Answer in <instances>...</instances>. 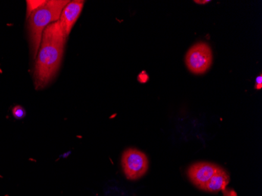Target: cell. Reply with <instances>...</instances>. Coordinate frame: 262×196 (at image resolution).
Returning a JSON list of instances; mask_svg holds the SVG:
<instances>
[{
  "label": "cell",
  "instance_id": "obj_1",
  "mask_svg": "<svg viewBox=\"0 0 262 196\" xmlns=\"http://www.w3.org/2000/svg\"><path fill=\"white\" fill-rule=\"evenodd\" d=\"M67 39L59 20L44 30L35 58L34 80L36 89L45 88L55 77L61 66Z\"/></svg>",
  "mask_w": 262,
  "mask_h": 196
},
{
  "label": "cell",
  "instance_id": "obj_2",
  "mask_svg": "<svg viewBox=\"0 0 262 196\" xmlns=\"http://www.w3.org/2000/svg\"><path fill=\"white\" fill-rule=\"evenodd\" d=\"M69 2L66 0L47 1L29 16L28 18L29 40L33 59L37 56L44 30L51 24L60 20L63 9Z\"/></svg>",
  "mask_w": 262,
  "mask_h": 196
},
{
  "label": "cell",
  "instance_id": "obj_3",
  "mask_svg": "<svg viewBox=\"0 0 262 196\" xmlns=\"http://www.w3.org/2000/svg\"><path fill=\"white\" fill-rule=\"evenodd\" d=\"M213 52L207 42H200L192 46L185 55V64L195 75L204 74L211 67Z\"/></svg>",
  "mask_w": 262,
  "mask_h": 196
},
{
  "label": "cell",
  "instance_id": "obj_4",
  "mask_svg": "<svg viewBox=\"0 0 262 196\" xmlns=\"http://www.w3.org/2000/svg\"><path fill=\"white\" fill-rule=\"evenodd\" d=\"M121 164L125 176L132 181L144 176L149 166L146 155L136 148H128L124 151L122 156Z\"/></svg>",
  "mask_w": 262,
  "mask_h": 196
},
{
  "label": "cell",
  "instance_id": "obj_5",
  "mask_svg": "<svg viewBox=\"0 0 262 196\" xmlns=\"http://www.w3.org/2000/svg\"><path fill=\"white\" fill-rule=\"evenodd\" d=\"M220 166L214 163L207 162H199L194 163L188 169V178L200 189L204 190V187L210 178L215 175Z\"/></svg>",
  "mask_w": 262,
  "mask_h": 196
},
{
  "label": "cell",
  "instance_id": "obj_6",
  "mask_svg": "<svg viewBox=\"0 0 262 196\" xmlns=\"http://www.w3.org/2000/svg\"><path fill=\"white\" fill-rule=\"evenodd\" d=\"M84 3L85 1H79V0L71 1L63 9L59 23L66 37H69L71 31L77 21L84 6Z\"/></svg>",
  "mask_w": 262,
  "mask_h": 196
},
{
  "label": "cell",
  "instance_id": "obj_7",
  "mask_svg": "<svg viewBox=\"0 0 262 196\" xmlns=\"http://www.w3.org/2000/svg\"><path fill=\"white\" fill-rule=\"evenodd\" d=\"M229 181H230V177L229 173L220 166L215 175H213L207 182V185L204 187V191H210V192L225 191L226 187L229 185Z\"/></svg>",
  "mask_w": 262,
  "mask_h": 196
},
{
  "label": "cell",
  "instance_id": "obj_8",
  "mask_svg": "<svg viewBox=\"0 0 262 196\" xmlns=\"http://www.w3.org/2000/svg\"><path fill=\"white\" fill-rule=\"evenodd\" d=\"M47 1L46 0H27V18H29V16L32 14V12L35 11V10L40 8L41 7L44 5Z\"/></svg>",
  "mask_w": 262,
  "mask_h": 196
},
{
  "label": "cell",
  "instance_id": "obj_9",
  "mask_svg": "<svg viewBox=\"0 0 262 196\" xmlns=\"http://www.w3.org/2000/svg\"><path fill=\"white\" fill-rule=\"evenodd\" d=\"M13 115H14V117L17 119H23L25 116H26V110L21 107V106H16L13 108Z\"/></svg>",
  "mask_w": 262,
  "mask_h": 196
},
{
  "label": "cell",
  "instance_id": "obj_10",
  "mask_svg": "<svg viewBox=\"0 0 262 196\" xmlns=\"http://www.w3.org/2000/svg\"><path fill=\"white\" fill-rule=\"evenodd\" d=\"M262 88V76L260 75V76H257L256 78V82H255V89L259 91V90L261 89Z\"/></svg>",
  "mask_w": 262,
  "mask_h": 196
},
{
  "label": "cell",
  "instance_id": "obj_11",
  "mask_svg": "<svg viewBox=\"0 0 262 196\" xmlns=\"http://www.w3.org/2000/svg\"><path fill=\"white\" fill-rule=\"evenodd\" d=\"M225 196H237V195H236V194H235V193L233 191H232V190H230V191H229V192L225 193Z\"/></svg>",
  "mask_w": 262,
  "mask_h": 196
},
{
  "label": "cell",
  "instance_id": "obj_12",
  "mask_svg": "<svg viewBox=\"0 0 262 196\" xmlns=\"http://www.w3.org/2000/svg\"><path fill=\"white\" fill-rule=\"evenodd\" d=\"M210 1H207V0H205V1H199V0H195V3L197 4H206L210 3Z\"/></svg>",
  "mask_w": 262,
  "mask_h": 196
}]
</instances>
